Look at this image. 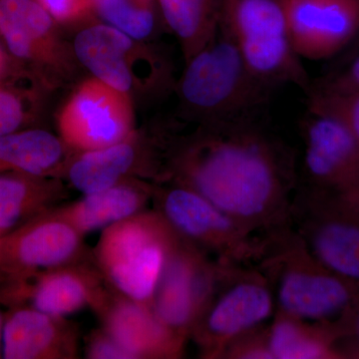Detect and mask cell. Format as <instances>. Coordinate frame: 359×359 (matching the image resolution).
Returning <instances> with one entry per match:
<instances>
[{
    "instance_id": "obj_1",
    "label": "cell",
    "mask_w": 359,
    "mask_h": 359,
    "mask_svg": "<svg viewBox=\"0 0 359 359\" xmlns=\"http://www.w3.org/2000/svg\"><path fill=\"white\" fill-rule=\"evenodd\" d=\"M188 187L259 236L290 224L294 176L287 153L249 121L207 125L176 159Z\"/></svg>"
},
{
    "instance_id": "obj_2",
    "label": "cell",
    "mask_w": 359,
    "mask_h": 359,
    "mask_svg": "<svg viewBox=\"0 0 359 359\" xmlns=\"http://www.w3.org/2000/svg\"><path fill=\"white\" fill-rule=\"evenodd\" d=\"M259 264L273 285L276 313L311 323H332L359 304V283L323 266L290 224L264 238Z\"/></svg>"
},
{
    "instance_id": "obj_3",
    "label": "cell",
    "mask_w": 359,
    "mask_h": 359,
    "mask_svg": "<svg viewBox=\"0 0 359 359\" xmlns=\"http://www.w3.org/2000/svg\"><path fill=\"white\" fill-rule=\"evenodd\" d=\"M269 89L252 74L221 20L204 46L188 58L180 84L183 100L207 125L248 121Z\"/></svg>"
},
{
    "instance_id": "obj_4",
    "label": "cell",
    "mask_w": 359,
    "mask_h": 359,
    "mask_svg": "<svg viewBox=\"0 0 359 359\" xmlns=\"http://www.w3.org/2000/svg\"><path fill=\"white\" fill-rule=\"evenodd\" d=\"M180 236L158 211H142L104 229L94 262L123 297L152 306L168 259Z\"/></svg>"
},
{
    "instance_id": "obj_5",
    "label": "cell",
    "mask_w": 359,
    "mask_h": 359,
    "mask_svg": "<svg viewBox=\"0 0 359 359\" xmlns=\"http://www.w3.org/2000/svg\"><path fill=\"white\" fill-rule=\"evenodd\" d=\"M219 20L261 83L309 93L311 81L290 41L282 0H219Z\"/></svg>"
},
{
    "instance_id": "obj_6",
    "label": "cell",
    "mask_w": 359,
    "mask_h": 359,
    "mask_svg": "<svg viewBox=\"0 0 359 359\" xmlns=\"http://www.w3.org/2000/svg\"><path fill=\"white\" fill-rule=\"evenodd\" d=\"M222 262L211 299L190 337L205 358H219L238 337L266 327L276 311L275 292L263 269Z\"/></svg>"
},
{
    "instance_id": "obj_7",
    "label": "cell",
    "mask_w": 359,
    "mask_h": 359,
    "mask_svg": "<svg viewBox=\"0 0 359 359\" xmlns=\"http://www.w3.org/2000/svg\"><path fill=\"white\" fill-rule=\"evenodd\" d=\"M290 226L323 266L359 283V210L342 194L302 189L292 200Z\"/></svg>"
},
{
    "instance_id": "obj_8",
    "label": "cell",
    "mask_w": 359,
    "mask_h": 359,
    "mask_svg": "<svg viewBox=\"0 0 359 359\" xmlns=\"http://www.w3.org/2000/svg\"><path fill=\"white\" fill-rule=\"evenodd\" d=\"M159 209L175 231L219 261L245 264L263 257L264 240L257 237L192 189L180 184L158 196Z\"/></svg>"
},
{
    "instance_id": "obj_9",
    "label": "cell",
    "mask_w": 359,
    "mask_h": 359,
    "mask_svg": "<svg viewBox=\"0 0 359 359\" xmlns=\"http://www.w3.org/2000/svg\"><path fill=\"white\" fill-rule=\"evenodd\" d=\"M222 262L180 238L156 289L152 309L174 334L187 340L207 308L218 283Z\"/></svg>"
},
{
    "instance_id": "obj_10",
    "label": "cell",
    "mask_w": 359,
    "mask_h": 359,
    "mask_svg": "<svg viewBox=\"0 0 359 359\" xmlns=\"http://www.w3.org/2000/svg\"><path fill=\"white\" fill-rule=\"evenodd\" d=\"M83 237L48 211L0 238V287L47 269L84 262Z\"/></svg>"
},
{
    "instance_id": "obj_11",
    "label": "cell",
    "mask_w": 359,
    "mask_h": 359,
    "mask_svg": "<svg viewBox=\"0 0 359 359\" xmlns=\"http://www.w3.org/2000/svg\"><path fill=\"white\" fill-rule=\"evenodd\" d=\"M133 116L126 92L94 78L73 94L59 116L66 146L84 152L108 147L131 136Z\"/></svg>"
},
{
    "instance_id": "obj_12",
    "label": "cell",
    "mask_w": 359,
    "mask_h": 359,
    "mask_svg": "<svg viewBox=\"0 0 359 359\" xmlns=\"http://www.w3.org/2000/svg\"><path fill=\"white\" fill-rule=\"evenodd\" d=\"M104 282L98 269L81 262L47 269L16 285L0 287V302L9 308L32 306L60 318L84 308L98 313L113 294Z\"/></svg>"
},
{
    "instance_id": "obj_13",
    "label": "cell",
    "mask_w": 359,
    "mask_h": 359,
    "mask_svg": "<svg viewBox=\"0 0 359 359\" xmlns=\"http://www.w3.org/2000/svg\"><path fill=\"white\" fill-rule=\"evenodd\" d=\"M290 41L302 59L325 60L359 34V0H282Z\"/></svg>"
},
{
    "instance_id": "obj_14",
    "label": "cell",
    "mask_w": 359,
    "mask_h": 359,
    "mask_svg": "<svg viewBox=\"0 0 359 359\" xmlns=\"http://www.w3.org/2000/svg\"><path fill=\"white\" fill-rule=\"evenodd\" d=\"M309 187L334 193L359 189V140L335 116L309 109L304 125Z\"/></svg>"
},
{
    "instance_id": "obj_15",
    "label": "cell",
    "mask_w": 359,
    "mask_h": 359,
    "mask_svg": "<svg viewBox=\"0 0 359 359\" xmlns=\"http://www.w3.org/2000/svg\"><path fill=\"white\" fill-rule=\"evenodd\" d=\"M78 332L65 318L28 306H11L4 316L2 358L74 359Z\"/></svg>"
},
{
    "instance_id": "obj_16",
    "label": "cell",
    "mask_w": 359,
    "mask_h": 359,
    "mask_svg": "<svg viewBox=\"0 0 359 359\" xmlns=\"http://www.w3.org/2000/svg\"><path fill=\"white\" fill-rule=\"evenodd\" d=\"M103 327L132 356V359L178 358L185 339L169 330L152 306L112 294L98 313Z\"/></svg>"
},
{
    "instance_id": "obj_17",
    "label": "cell",
    "mask_w": 359,
    "mask_h": 359,
    "mask_svg": "<svg viewBox=\"0 0 359 359\" xmlns=\"http://www.w3.org/2000/svg\"><path fill=\"white\" fill-rule=\"evenodd\" d=\"M0 35L20 60L37 66L57 61L50 16L32 0H0Z\"/></svg>"
},
{
    "instance_id": "obj_18",
    "label": "cell",
    "mask_w": 359,
    "mask_h": 359,
    "mask_svg": "<svg viewBox=\"0 0 359 359\" xmlns=\"http://www.w3.org/2000/svg\"><path fill=\"white\" fill-rule=\"evenodd\" d=\"M150 197L147 187L122 181L100 192L84 195L76 202L57 205L49 212L84 236L144 211Z\"/></svg>"
},
{
    "instance_id": "obj_19",
    "label": "cell",
    "mask_w": 359,
    "mask_h": 359,
    "mask_svg": "<svg viewBox=\"0 0 359 359\" xmlns=\"http://www.w3.org/2000/svg\"><path fill=\"white\" fill-rule=\"evenodd\" d=\"M65 196V187L54 177L0 175V238L57 207Z\"/></svg>"
},
{
    "instance_id": "obj_20",
    "label": "cell",
    "mask_w": 359,
    "mask_h": 359,
    "mask_svg": "<svg viewBox=\"0 0 359 359\" xmlns=\"http://www.w3.org/2000/svg\"><path fill=\"white\" fill-rule=\"evenodd\" d=\"M344 334L342 320L311 323L276 313L268 325V344L273 359L344 358L339 340Z\"/></svg>"
},
{
    "instance_id": "obj_21",
    "label": "cell",
    "mask_w": 359,
    "mask_h": 359,
    "mask_svg": "<svg viewBox=\"0 0 359 359\" xmlns=\"http://www.w3.org/2000/svg\"><path fill=\"white\" fill-rule=\"evenodd\" d=\"M74 49L80 62L97 79L126 93L131 88L127 57L132 40L128 35L111 26H93L77 35Z\"/></svg>"
},
{
    "instance_id": "obj_22",
    "label": "cell",
    "mask_w": 359,
    "mask_h": 359,
    "mask_svg": "<svg viewBox=\"0 0 359 359\" xmlns=\"http://www.w3.org/2000/svg\"><path fill=\"white\" fill-rule=\"evenodd\" d=\"M65 142L43 130L0 136V175L20 172L53 177L63 164Z\"/></svg>"
},
{
    "instance_id": "obj_23",
    "label": "cell",
    "mask_w": 359,
    "mask_h": 359,
    "mask_svg": "<svg viewBox=\"0 0 359 359\" xmlns=\"http://www.w3.org/2000/svg\"><path fill=\"white\" fill-rule=\"evenodd\" d=\"M136 157V149L129 139L108 147L84 151L68 167V180L84 195L100 192L122 182Z\"/></svg>"
},
{
    "instance_id": "obj_24",
    "label": "cell",
    "mask_w": 359,
    "mask_h": 359,
    "mask_svg": "<svg viewBox=\"0 0 359 359\" xmlns=\"http://www.w3.org/2000/svg\"><path fill=\"white\" fill-rule=\"evenodd\" d=\"M168 26L183 43L187 58L204 46L219 21V0H160Z\"/></svg>"
},
{
    "instance_id": "obj_25",
    "label": "cell",
    "mask_w": 359,
    "mask_h": 359,
    "mask_svg": "<svg viewBox=\"0 0 359 359\" xmlns=\"http://www.w3.org/2000/svg\"><path fill=\"white\" fill-rule=\"evenodd\" d=\"M100 13L120 32L136 39L149 36L154 28V15L145 7H134L128 0H98Z\"/></svg>"
},
{
    "instance_id": "obj_26",
    "label": "cell",
    "mask_w": 359,
    "mask_h": 359,
    "mask_svg": "<svg viewBox=\"0 0 359 359\" xmlns=\"http://www.w3.org/2000/svg\"><path fill=\"white\" fill-rule=\"evenodd\" d=\"M355 93H359V52L349 56L346 65L339 70L316 83L311 82L306 95L342 96Z\"/></svg>"
},
{
    "instance_id": "obj_27",
    "label": "cell",
    "mask_w": 359,
    "mask_h": 359,
    "mask_svg": "<svg viewBox=\"0 0 359 359\" xmlns=\"http://www.w3.org/2000/svg\"><path fill=\"white\" fill-rule=\"evenodd\" d=\"M309 109L321 111L346 123L359 140V93L328 96L309 94Z\"/></svg>"
},
{
    "instance_id": "obj_28",
    "label": "cell",
    "mask_w": 359,
    "mask_h": 359,
    "mask_svg": "<svg viewBox=\"0 0 359 359\" xmlns=\"http://www.w3.org/2000/svg\"><path fill=\"white\" fill-rule=\"evenodd\" d=\"M25 97L16 90L0 87V136L21 131L27 123Z\"/></svg>"
},
{
    "instance_id": "obj_29",
    "label": "cell",
    "mask_w": 359,
    "mask_h": 359,
    "mask_svg": "<svg viewBox=\"0 0 359 359\" xmlns=\"http://www.w3.org/2000/svg\"><path fill=\"white\" fill-rule=\"evenodd\" d=\"M219 358L273 359L268 344V325L238 337L224 348Z\"/></svg>"
},
{
    "instance_id": "obj_30",
    "label": "cell",
    "mask_w": 359,
    "mask_h": 359,
    "mask_svg": "<svg viewBox=\"0 0 359 359\" xmlns=\"http://www.w3.org/2000/svg\"><path fill=\"white\" fill-rule=\"evenodd\" d=\"M85 355L90 359H132V356L104 328L90 335Z\"/></svg>"
},
{
    "instance_id": "obj_31",
    "label": "cell",
    "mask_w": 359,
    "mask_h": 359,
    "mask_svg": "<svg viewBox=\"0 0 359 359\" xmlns=\"http://www.w3.org/2000/svg\"><path fill=\"white\" fill-rule=\"evenodd\" d=\"M344 335L339 347L344 358H359V304L344 318Z\"/></svg>"
},
{
    "instance_id": "obj_32",
    "label": "cell",
    "mask_w": 359,
    "mask_h": 359,
    "mask_svg": "<svg viewBox=\"0 0 359 359\" xmlns=\"http://www.w3.org/2000/svg\"><path fill=\"white\" fill-rule=\"evenodd\" d=\"M45 8L60 20H72L80 15L87 4L88 0H41Z\"/></svg>"
},
{
    "instance_id": "obj_33",
    "label": "cell",
    "mask_w": 359,
    "mask_h": 359,
    "mask_svg": "<svg viewBox=\"0 0 359 359\" xmlns=\"http://www.w3.org/2000/svg\"><path fill=\"white\" fill-rule=\"evenodd\" d=\"M342 195L359 210V189L358 190L351 191V192L344 193Z\"/></svg>"
},
{
    "instance_id": "obj_34",
    "label": "cell",
    "mask_w": 359,
    "mask_h": 359,
    "mask_svg": "<svg viewBox=\"0 0 359 359\" xmlns=\"http://www.w3.org/2000/svg\"><path fill=\"white\" fill-rule=\"evenodd\" d=\"M7 67V59L4 52L0 49V77L6 74Z\"/></svg>"
},
{
    "instance_id": "obj_35",
    "label": "cell",
    "mask_w": 359,
    "mask_h": 359,
    "mask_svg": "<svg viewBox=\"0 0 359 359\" xmlns=\"http://www.w3.org/2000/svg\"><path fill=\"white\" fill-rule=\"evenodd\" d=\"M4 316L0 311V358H2V332H4Z\"/></svg>"
},
{
    "instance_id": "obj_36",
    "label": "cell",
    "mask_w": 359,
    "mask_h": 359,
    "mask_svg": "<svg viewBox=\"0 0 359 359\" xmlns=\"http://www.w3.org/2000/svg\"><path fill=\"white\" fill-rule=\"evenodd\" d=\"M353 43L354 45L353 47V51H351V53H349V56L353 55V54L358 53V52H359V34L358 36L356 37V39L354 40Z\"/></svg>"
}]
</instances>
